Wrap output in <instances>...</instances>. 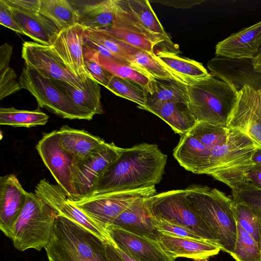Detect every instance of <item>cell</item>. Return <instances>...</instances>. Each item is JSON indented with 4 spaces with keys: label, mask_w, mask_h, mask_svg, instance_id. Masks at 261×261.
<instances>
[{
    "label": "cell",
    "mask_w": 261,
    "mask_h": 261,
    "mask_svg": "<svg viewBox=\"0 0 261 261\" xmlns=\"http://www.w3.org/2000/svg\"><path fill=\"white\" fill-rule=\"evenodd\" d=\"M229 128L227 127L205 121H198L188 132L212 150L221 146L227 138Z\"/></svg>",
    "instance_id": "cell-33"
},
{
    "label": "cell",
    "mask_w": 261,
    "mask_h": 261,
    "mask_svg": "<svg viewBox=\"0 0 261 261\" xmlns=\"http://www.w3.org/2000/svg\"><path fill=\"white\" fill-rule=\"evenodd\" d=\"M10 8L14 16L27 33L28 37L35 42L51 46L60 32L53 22L39 12H27Z\"/></svg>",
    "instance_id": "cell-25"
},
{
    "label": "cell",
    "mask_w": 261,
    "mask_h": 261,
    "mask_svg": "<svg viewBox=\"0 0 261 261\" xmlns=\"http://www.w3.org/2000/svg\"><path fill=\"white\" fill-rule=\"evenodd\" d=\"M122 148L105 142L85 158L76 161L73 184L78 200L90 196L106 169L120 155Z\"/></svg>",
    "instance_id": "cell-10"
},
{
    "label": "cell",
    "mask_w": 261,
    "mask_h": 261,
    "mask_svg": "<svg viewBox=\"0 0 261 261\" xmlns=\"http://www.w3.org/2000/svg\"><path fill=\"white\" fill-rule=\"evenodd\" d=\"M10 7L24 12L38 13L40 0H4Z\"/></svg>",
    "instance_id": "cell-45"
},
{
    "label": "cell",
    "mask_w": 261,
    "mask_h": 261,
    "mask_svg": "<svg viewBox=\"0 0 261 261\" xmlns=\"http://www.w3.org/2000/svg\"><path fill=\"white\" fill-rule=\"evenodd\" d=\"M254 164H261V149L256 148L252 155Z\"/></svg>",
    "instance_id": "cell-52"
},
{
    "label": "cell",
    "mask_w": 261,
    "mask_h": 261,
    "mask_svg": "<svg viewBox=\"0 0 261 261\" xmlns=\"http://www.w3.org/2000/svg\"><path fill=\"white\" fill-rule=\"evenodd\" d=\"M111 243H112V245L113 246L115 249L116 250V251L118 252L119 255L120 256V257L123 259L124 261H139L134 258L130 256L129 255L126 254L125 252H124L123 251H122L121 249H120L119 248H118L114 243L111 241L110 239Z\"/></svg>",
    "instance_id": "cell-51"
},
{
    "label": "cell",
    "mask_w": 261,
    "mask_h": 261,
    "mask_svg": "<svg viewBox=\"0 0 261 261\" xmlns=\"http://www.w3.org/2000/svg\"><path fill=\"white\" fill-rule=\"evenodd\" d=\"M39 12L60 31L79 23V12L72 1L40 0Z\"/></svg>",
    "instance_id": "cell-30"
},
{
    "label": "cell",
    "mask_w": 261,
    "mask_h": 261,
    "mask_svg": "<svg viewBox=\"0 0 261 261\" xmlns=\"http://www.w3.org/2000/svg\"><path fill=\"white\" fill-rule=\"evenodd\" d=\"M157 241L163 251L175 259L184 257L195 261H208L222 250L220 245L205 239L177 238L159 233Z\"/></svg>",
    "instance_id": "cell-18"
},
{
    "label": "cell",
    "mask_w": 261,
    "mask_h": 261,
    "mask_svg": "<svg viewBox=\"0 0 261 261\" xmlns=\"http://www.w3.org/2000/svg\"><path fill=\"white\" fill-rule=\"evenodd\" d=\"M167 160V155L154 144L143 143L123 148L102 175L92 195L155 186L162 179Z\"/></svg>",
    "instance_id": "cell-1"
},
{
    "label": "cell",
    "mask_w": 261,
    "mask_h": 261,
    "mask_svg": "<svg viewBox=\"0 0 261 261\" xmlns=\"http://www.w3.org/2000/svg\"><path fill=\"white\" fill-rule=\"evenodd\" d=\"M248 181L261 189V164H254L247 175Z\"/></svg>",
    "instance_id": "cell-48"
},
{
    "label": "cell",
    "mask_w": 261,
    "mask_h": 261,
    "mask_svg": "<svg viewBox=\"0 0 261 261\" xmlns=\"http://www.w3.org/2000/svg\"><path fill=\"white\" fill-rule=\"evenodd\" d=\"M147 111L160 117L180 136L188 133L197 122L187 102H166Z\"/></svg>",
    "instance_id": "cell-26"
},
{
    "label": "cell",
    "mask_w": 261,
    "mask_h": 261,
    "mask_svg": "<svg viewBox=\"0 0 261 261\" xmlns=\"http://www.w3.org/2000/svg\"><path fill=\"white\" fill-rule=\"evenodd\" d=\"M106 229L118 248L139 261L175 260L163 251L157 240L113 225Z\"/></svg>",
    "instance_id": "cell-14"
},
{
    "label": "cell",
    "mask_w": 261,
    "mask_h": 261,
    "mask_svg": "<svg viewBox=\"0 0 261 261\" xmlns=\"http://www.w3.org/2000/svg\"><path fill=\"white\" fill-rule=\"evenodd\" d=\"M124 47L130 65L139 69L151 77L179 79L158 59L155 54L149 53L125 43Z\"/></svg>",
    "instance_id": "cell-31"
},
{
    "label": "cell",
    "mask_w": 261,
    "mask_h": 261,
    "mask_svg": "<svg viewBox=\"0 0 261 261\" xmlns=\"http://www.w3.org/2000/svg\"><path fill=\"white\" fill-rule=\"evenodd\" d=\"M105 250L109 261H124L114 248L110 239L105 242Z\"/></svg>",
    "instance_id": "cell-49"
},
{
    "label": "cell",
    "mask_w": 261,
    "mask_h": 261,
    "mask_svg": "<svg viewBox=\"0 0 261 261\" xmlns=\"http://www.w3.org/2000/svg\"><path fill=\"white\" fill-rule=\"evenodd\" d=\"M58 134L60 145L76 161L83 159L105 142L102 139L84 129H75L67 125L61 127Z\"/></svg>",
    "instance_id": "cell-27"
},
{
    "label": "cell",
    "mask_w": 261,
    "mask_h": 261,
    "mask_svg": "<svg viewBox=\"0 0 261 261\" xmlns=\"http://www.w3.org/2000/svg\"><path fill=\"white\" fill-rule=\"evenodd\" d=\"M83 56L85 70L89 77L106 88L113 75L98 62V54L83 44Z\"/></svg>",
    "instance_id": "cell-38"
},
{
    "label": "cell",
    "mask_w": 261,
    "mask_h": 261,
    "mask_svg": "<svg viewBox=\"0 0 261 261\" xmlns=\"http://www.w3.org/2000/svg\"><path fill=\"white\" fill-rule=\"evenodd\" d=\"M173 155L186 170L200 174L207 164L211 150L188 133L181 136Z\"/></svg>",
    "instance_id": "cell-24"
},
{
    "label": "cell",
    "mask_w": 261,
    "mask_h": 261,
    "mask_svg": "<svg viewBox=\"0 0 261 261\" xmlns=\"http://www.w3.org/2000/svg\"><path fill=\"white\" fill-rule=\"evenodd\" d=\"M36 148L43 163L69 199L77 200L73 184L76 160L60 145L58 130L43 133Z\"/></svg>",
    "instance_id": "cell-9"
},
{
    "label": "cell",
    "mask_w": 261,
    "mask_h": 261,
    "mask_svg": "<svg viewBox=\"0 0 261 261\" xmlns=\"http://www.w3.org/2000/svg\"><path fill=\"white\" fill-rule=\"evenodd\" d=\"M49 116L39 108L35 110H18L14 108H0V124L30 128L44 125Z\"/></svg>",
    "instance_id": "cell-32"
},
{
    "label": "cell",
    "mask_w": 261,
    "mask_h": 261,
    "mask_svg": "<svg viewBox=\"0 0 261 261\" xmlns=\"http://www.w3.org/2000/svg\"><path fill=\"white\" fill-rule=\"evenodd\" d=\"M98 62L113 75L133 81L144 87L146 90L147 89L151 77L139 69L132 65L99 55Z\"/></svg>",
    "instance_id": "cell-36"
},
{
    "label": "cell",
    "mask_w": 261,
    "mask_h": 261,
    "mask_svg": "<svg viewBox=\"0 0 261 261\" xmlns=\"http://www.w3.org/2000/svg\"><path fill=\"white\" fill-rule=\"evenodd\" d=\"M155 227L159 233L172 237L193 239H204L194 230L187 226L159 218L155 217Z\"/></svg>",
    "instance_id": "cell-39"
},
{
    "label": "cell",
    "mask_w": 261,
    "mask_h": 261,
    "mask_svg": "<svg viewBox=\"0 0 261 261\" xmlns=\"http://www.w3.org/2000/svg\"><path fill=\"white\" fill-rule=\"evenodd\" d=\"M234 207L237 224L261 246V211L238 202H234Z\"/></svg>",
    "instance_id": "cell-35"
},
{
    "label": "cell",
    "mask_w": 261,
    "mask_h": 261,
    "mask_svg": "<svg viewBox=\"0 0 261 261\" xmlns=\"http://www.w3.org/2000/svg\"><path fill=\"white\" fill-rule=\"evenodd\" d=\"M106 88L116 95L137 103L138 108L146 104L147 90L133 81L113 75Z\"/></svg>",
    "instance_id": "cell-34"
},
{
    "label": "cell",
    "mask_w": 261,
    "mask_h": 261,
    "mask_svg": "<svg viewBox=\"0 0 261 261\" xmlns=\"http://www.w3.org/2000/svg\"><path fill=\"white\" fill-rule=\"evenodd\" d=\"M255 148L246 134L229 128L226 141L211 150L207 164L200 174L210 175L232 191L236 190L249 182L247 175L254 165L252 155Z\"/></svg>",
    "instance_id": "cell-2"
},
{
    "label": "cell",
    "mask_w": 261,
    "mask_h": 261,
    "mask_svg": "<svg viewBox=\"0 0 261 261\" xmlns=\"http://www.w3.org/2000/svg\"><path fill=\"white\" fill-rule=\"evenodd\" d=\"M0 24L17 33L27 36L14 16L11 8L4 0H0Z\"/></svg>",
    "instance_id": "cell-44"
},
{
    "label": "cell",
    "mask_w": 261,
    "mask_h": 261,
    "mask_svg": "<svg viewBox=\"0 0 261 261\" xmlns=\"http://www.w3.org/2000/svg\"><path fill=\"white\" fill-rule=\"evenodd\" d=\"M226 127L246 134L256 148L261 149V91L244 85L238 90L236 103L227 120Z\"/></svg>",
    "instance_id": "cell-11"
},
{
    "label": "cell",
    "mask_w": 261,
    "mask_h": 261,
    "mask_svg": "<svg viewBox=\"0 0 261 261\" xmlns=\"http://www.w3.org/2000/svg\"><path fill=\"white\" fill-rule=\"evenodd\" d=\"M185 190L198 214L217 236L222 250L232 254L237 236L233 199L207 186L194 185Z\"/></svg>",
    "instance_id": "cell-3"
},
{
    "label": "cell",
    "mask_w": 261,
    "mask_h": 261,
    "mask_svg": "<svg viewBox=\"0 0 261 261\" xmlns=\"http://www.w3.org/2000/svg\"><path fill=\"white\" fill-rule=\"evenodd\" d=\"M147 198L134 201L111 225L157 240L159 232L155 227V217L151 212Z\"/></svg>",
    "instance_id": "cell-20"
},
{
    "label": "cell",
    "mask_w": 261,
    "mask_h": 261,
    "mask_svg": "<svg viewBox=\"0 0 261 261\" xmlns=\"http://www.w3.org/2000/svg\"><path fill=\"white\" fill-rule=\"evenodd\" d=\"M232 194L234 202H242L261 211V189L249 182L232 191Z\"/></svg>",
    "instance_id": "cell-41"
},
{
    "label": "cell",
    "mask_w": 261,
    "mask_h": 261,
    "mask_svg": "<svg viewBox=\"0 0 261 261\" xmlns=\"http://www.w3.org/2000/svg\"><path fill=\"white\" fill-rule=\"evenodd\" d=\"M152 2L162 3L168 6H172L176 8H190L194 5L201 4L204 1H151Z\"/></svg>",
    "instance_id": "cell-47"
},
{
    "label": "cell",
    "mask_w": 261,
    "mask_h": 261,
    "mask_svg": "<svg viewBox=\"0 0 261 261\" xmlns=\"http://www.w3.org/2000/svg\"><path fill=\"white\" fill-rule=\"evenodd\" d=\"M189 101L187 83L177 79L151 77L147 89L146 104L139 108L147 111L166 102Z\"/></svg>",
    "instance_id": "cell-23"
},
{
    "label": "cell",
    "mask_w": 261,
    "mask_h": 261,
    "mask_svg": "<svg viewBox=\"0 0 261 261\" xmlns=\"http://www.w3.org/2000/svg\"><path fill=\"white\" fill-rule=\"evenodd\" d=\"M27 194L15 174L1 177L0 229L11 240L15 224L24 206Z\"/></svg>",
    "instance_id": "cell-16"
},
{
    "label": "cell",
    "mask_w": 261,
    "mask_h": 261,
    "mask_svg": "<svg viewBox=\"0 0 261 261\" xmlns=\"http://www.w3.org/2000/svg\"><path fill=\"white\" fill-rule=\"evenodd\" d=\"M257 82H258L257 83H258V84L260 86H256V88H257L259 89H260V90L261 91V86H260V85L259 84V82H258V81L257 79Z\"/></svg>",
    "instance_id": "cell-53"
},
{
    "label": "cell",
    "mask_w": 261,
    "mask_h": 261,
    "mask_svg": "<svg viewBox=\"0 0 261 261\" xmlns=\"http://www.w3.org/2000/svg\"><path fill=\"white\" fill-rule=\"evenodd\" d=\"M45 249L48 261H105L75 254L49 243Z\"/></svg>",
    "instance_id": "cell-43"
},
{
    "label": "cell",
    "mask_w": 261,
    "mask_h": 261,
    "mask_svg": "<svg viewBox=\"0 0 261 261\" xmlns=\"http://www.w3.org/2000/svg\"><path fill=\"white\" fill-rule=\"evenodd\" d=\"M124 6L134 15L140 24L161 43L172 44L149 2L147 0H120Z\"/></svg>",
    "instance_id": "cell-29"
},
{
    "label": "cell",
    "mask_w": 261,
    "mask_h": 261,
    "mask_svg": "<svg viewBox=\"0 0 261 261\" xmlns=\"http://www.w3.org/2000/svg\"><path fill=\"white\" fill-rule=\"evenodd\" d=\"M21 57L25 65L36 69L52 80L64 81L76 88L84 87L86 78L79 77L73 73L50 46L35 42H24Z\"/></svg>",
    "instance_id": "cell-12"
},
{
    "label": "cell",
    "mask_w": 261,
    "mask_h": 261,
    "mask_svg": "<svg viewBox=\"0 0 261 261\" xmlns=\"http://www.w3.org/2000/svg\"><path fill=\"white\" fill-rule=\"evenodd\" d=\"M89 31L121 62L130 65L123 42L114 37L105 31L89 30Z\"/></svg>",
    "instance_id": "cell-40"
},
{
    "label": "cell",
    "mask_w": 261,
    "mask_h": 261,
    "mask_svg": "<svg viewBox=\"0 0 261 261\" xmlns=\"http://www.w3.org/2000/svg\"><path fill=\"white\" fill-rule=\"evenodd\" d=\"M251 63L254 70L261 73V45L259 48L257 55L252 60Z\"/></svg>",
    "instance_id": "cell-50"
},
{
    "label": "cell",
    "mask_w": 261,
    "mask_h": 261,
    "mask_svg": "<svg viewBox=\"0 0 261 261\" xmlns=\"http://www.w3.org/2000/svg\"><path fill=\"white\" fill-rule=\"evenodd\" d=\"M261 45V21L219 42L215 54L233 59H253Z\"/></svg>",
    "instance_id": "cell-19"
},
{
    "label": "cell",
    "mask_w": 261,
    "mask_h": 261,
    "mask_svg": "<svg viewBox=\"0 0 261 261\" xmlns=\"http://www.w3.org/2000/svg\"><path fill=\"white\" fill-rule=\"evenodd\" d=\"M34 193L58 214L74 221L105 242L110 240L106 228L94 221L71 203L58 185L52 184L43 178L36 186Z\"/></svg>",
    "instance_id": "cell-13"
},
{
    "label": "cell",
    "mask_w": 261,
    "mask_h": 261,
    "mask_svg": "<svg viewBox=\"0 0 261 261\" xmlns=\"http://www.w3.org/2000/svg\"><path fill=\"white\" fill-rule=\"evenodd\" d=\"M155 55L170 72L187 84L205 78L211 74L200 63L181 57L173 53L161 50Z\"/></svg>",
    "instance_id": "cell-28"
},
{
    "label": "cell",
    "mask_w": 261,
    "mask_h": 261,
    "mask_svg": "<svg viewBox=\"0 0 261 261\" xmlns=\"http://www.w3.org/2000/svg\"><path fill=\"white\" fill-rule=\"evenodd\" d=\"M188 86L189 107L197 122L205 121L226 127L228 117L238 99V91L233 85L210 74Z\"/></svg>",
    "instance_id": "cell-4"
},
{
    "label": "cell",
    "mask_w": 261,
    "mask_h": 261,
    "mask_svg": "<svg viewBox=\"0 0 261 261\" xmlns=\"http://www.w3.org/2000/svg\"><path fill=\"white\" fill-rule=\"evenodd\" d=\"M116 5L113 27L106 31L116 39L149 53L155 54L154 47L161 43L138 21L120 0Z\"/></svg>",
    "instance_id": "cell-15"
},
{
    "label": "cell",
    "mask_w": 261,
    "mask_h": 261,
    "mask_svg": "<svg viewBox=\"0 0 261 261\" xmlns=\"http://www.w3.org/2000/svg\"><path fill=\"white\" fill-rule=\"evenodd\" d=\"M19 80L14 70L9 67L0 71V99L13 94L21 89Z\"/></svg>",
    "instance_id": "cell-42"
},
{
    "label": "cell",
    "mask_w": 261,
    "mask_h": 261,
    "mask_svg": "<svg viewBox=\"0 0 261 261\" xmlns=\"http://www.w3.org/2000/svg\"><path fill=\"white\" fill-rule=\"evenodd\" d=\"M58 213L35 193L28 192L14 225L12 241L16 249L40 251L49 244Z\"/></svg>",
    "instance_id": "cell-5"
},
{
    "label": "cell",
    "mask_w": 261,
    "mask_h": 261,
    "mask_svg": "<svg viewBox=\"0 0 261 261\" xmlns=\"http://www.w3.org/2000/svg\"><path fill=\"white\" fill-rule=\"evenodd\" d=\"M147 200L155 217L187 226L203 239L219 245L217 236L198 214L185 189L156 194Z\"/></svg>",
    "instance_id": "cell-6"
},
{
    "label": "cell",
    "mask_w": 261,
    "mask_h": 261,
    "mask_svg": "<svg viewBox=\"0 0 261 261\" xmlns=\"http://www.w3.org/2000/svg\"><path fill=\"white\" fill-rule=\"evenodd\" d=\"M84 31L85 28L79 23L63 29L58 34L50 46L73 73L86 79L89 76L84 66Z\"/></svg>",
    "instance_id": "cell-17"
},
{
    "label": "cell",
    "mask_w": 261,
    "mask_h": 261,
    "mask_svg": "<svg viewBox=\"0 0 261 261\" xmlns=\"http://www.w3.org/2000/svg\"><path fill=\"white\" fill-rule=\"evenodd\" d=\"M18 80L21 88L27 89L35 97L39 108H45L63 118L91 120L52 80L36 69L25 65Z\"/></svg>",
    "instance_id": "cell-7"
},
{
    "label": "cell",
    "mask_w": 261,
    "mask_h": 261,
    "mask_svg": "<svg viewBox=\"0 0 261 261\" xmlns=\"http://www.w3.org/2000/svg\"><path fill=\"white\" fill-rule=\"evenodd\" d=\"M80 2L72 1L79 12V23L85 29L106 31L113 27L115 0Z\"/></svg>",
    "instance_id": "cell-21"
},
{
    "label": "cell",
    "mask_w": 261,
    "mask_h": 261,
    "mask_svg": "<svg viewBox=\"0 0 261 261\" xmlns=\"http://www.w3.org/2000/svg\"><path fill=\"white\" fill-rule=\"evenodd\" d=\"M53 81L75 106L91 119L95 115L103 113L100 86L92 78L87 77L82 88H75L64 81Z\"/></svg>",
    "instance_id": "cell-22"
},
{
    "label": "cell",
    "mask_w": 261,
    "mask_h": 261,
    "mask_svg": "<svg viewBox=\"0 0 261 261\" xmlns=\"http://www.w3.org/2000/svg\"><path fill=\"white\" fill-rule=\"evenodd\" d=\"M236 261H261V246L237 224V236L233 252Z\"/></svg>",
    "instance_id": "cell-37"
},
{
    "label": "cell",
    "mask_w": 261,
    "mask_h": 261,
    "mask_svg": "<svg viewBox=\"0 0 261 261\" xmlns=\"http://www.w3.org/2000/svg\"><path fill=\"white\" fill-rule=\"evenodd\" d=\"M13 47L11 45L5 43L0 47V71L9 67V62L12 55Z\"/></svg>",
    "instance_id": "cell-46"
},
{
    "label": "cell",
    "mask_w": 261,
    "mask_h": 261,
    "mask_svg": "<svg viewBox=\"0 0 261 261\" xmlns=\"http://www.w3.org/2000/svg\"><path fill=\"white\" fill-rule=\"evenodd\" d=\"M156 194L155 187L152 186L94 194L75 201L69 199L90 218L106 228L136 200Z\"/></svg>",
    "instance_id": "cell-8"
}]
</instances>
